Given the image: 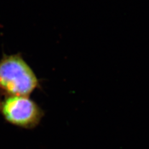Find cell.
Instances as JSON below:
<instances>
[{
  "instance_id": "obj_1",
  "label": "cell",
  "mask_w": 149,
  "mask_h": 149,
  "mask_svg": "<svg viewBox=\"0 0 149 149\" xmlns=\"http://www.w3.org/2000/svg\"><path fill=\"white\" fill-rule=\"evenodd\" d=\"M40 87L39 78L21 53L0 59V90L5 96L30 95Z\"/></svg>"
},
{
  "instance_id": "obj_2",
  "label": "cell",
  "mask_w": 149,
  "mask_h": 149,
  "mask_svg": "<svg viewBox=\"0 0 149 149\" xmlns=\"http://www.w3.org/2000/svg\"><path fill=\"white\" fill-rule=\"evenodd\" d=\"M0 114L11 125L32 129L40 124L44 112L29 96H5L0 101Z\"/></svg>"
}]
</instances>
